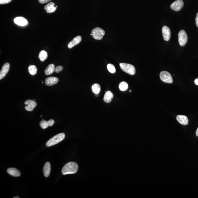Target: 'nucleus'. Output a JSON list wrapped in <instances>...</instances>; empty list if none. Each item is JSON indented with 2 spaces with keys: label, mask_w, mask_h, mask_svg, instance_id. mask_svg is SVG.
<instances>
[{
  "label": "nucleus",
  "mask_w": 198,
  "mask_h": 198,
  "mask_svg": "<svg viewBox=\"0 0 198 198\" xmlns=\"http://www.w3.org/2000/svg\"><path fill=\"white\" fill-rule=\"evenodd\" d=\"M92 90L95 94H99L101 91L100 86L98 84H94L92 86Z\"/></svg>",
  "instance_id": "21"
},
{
  "label": "nucleus",
  "mask_w": 198,
  "mask_h": 198,
  "mask_svg": "<svg viewBox=\"0 0 198 198\" xmlns=\"http://www.w3.org/2000/svg\"><path fill=\"white\" fill-rule=\"evenodd\" d=\"M195 20L196 26L198 28V12L197 13V14H196Z\"/></svg>",
  "instance_id": "30"
},
{
  "label": "nucleus",
  "mask_w": 198,
  "mask_h": 198,
  "mask_svg": "<svg viewBox=\"0 0 198 198\" xmlns=\"http://www.w3.org/2000/svg\"><path fill=\"white\" fill-rule=\"evenodd\" d=\"M178 42L181 46H184L187 42V35L186 32L183 30H181L178 35Z\"/></svg>",
  "instance_id": "6"
},
{
  "label": "nucleus",
  "mask_w": 198,
  "mask_h": 198,
  "mask_svg": "<svg viewBox=\"0 0 198 198\" xmlns=\"http://www.w3.org/2000/svg\"><path fill=\"white\" fill-rule=\"evenodd\" d=\"M24 104L25 105H27L25 106V109L27 111L30 112L33 111L37 106L36 102L35 101L30 99H28L25 101Z\"/></svg>",
  "instance_id": "8"
},
{
  "label": "nucleus",
  "mask_w": 198,
  "mask_h": 198,
  "mask_svg": "<svg viewBox=\"0 0 198 198\" xmlns=\"http://www.w3.org/2000/svg\"><path fill=\"white\" fill-rule=\"evenodd\" d=\"M58 81V78L55 77H50L46 79L45 83L46 85L49 86H51L57 84Z\"/></svg>",
  "instance_id": "10"
},
{
  "label": "nucleus",
  "mask_w": 198,
  "mask_h": 198,
  "mask_svg": "<svg viewBox=\"0 0 198 198\" xmlns=\"http://www.w3.org/2000/svg\"><path fill=\"white\" fill-rule=\"evenodd\" d=\"M78 170V165L74 162H69L64 166L62 170V173L64 175L76 173Z\"/></svg>",
  "instance_id": "1"
},
{
  "label": "nucleus",
  "mask_w": 198,
  "mask_h": 198,
  "mask_svg": "<svg viewBox=\"0 0 198 198\" xmlns=\"http://www.w3.org/2000/svg\"><path fill=\"white\" fill-rule=\"evenodd\" d=\"M177 120L181 124L183 125H187L188 123V119L187 116L184 115H178L177 116Z\"/></svg>",
  "instance_id": "16"
},
{
  "label": "nucleus",
  "mask_w": 198,
  "mask_h": 198,
  "mask_svg": "<svg viewBox=\"0 0 198 198\" xmlns=\"http://www.w3.org/2000/svg\"><path fill=\"white\" fill-rule=\"evenodd\" d=\"M162 36L164 40L166 41H169L171 38V31L168 27L164 26L162 29Z\"/></svg>",
  "instance_id": "9"
},
{
  "label": "nucleus",
  "mask_w": 198,
  "mask_h": 198,
  "mask_svg": "<svg viewBox=\"0 0 198 198\" xmlns=\"http://www.w3.org/2000/svg\"><path fill=\"white\" fill-rule=\"evenodd\" d=\"M57 8L55 6V3L53 2H50L47 4L45 7V9L46 12L48 13H52L55 11Z\"/></svg>",
  "instance_id": "14"
},
{
  "label": "nucleus",
  "mask_w": 198,
  "mask_h": 198,
  "mask_svg": "<svg viewBox=\"0 0 198 198\" xmlns=\"http://www.w3.org/2000/svg\"><path fill=\"white\" fill-rule=\"evenodd\" d=\"M194 83L196 85L198 86V78H196L195 80H194Z\"/></svg>",
  "instance_id": "31"
},
{
  "label": "nucleus",
  "mask_w": 198,
  "mask_h": 198,
  "mask_svg": "<svg viewBox=\"0 0 198 198\" xmlns=\"http://www.w3.org/2000/svg\"><path fill=\"white\" fill-rule=\"evenodd\" d=\"M120 66L122 70L130 75H134L136 73L135 67L131 64L121 63L120 64Z\"/></svg>",
  "instance_id": "3"
},
{
  "label": "nucleus",
  "mask_w": 198,
  "mask_h": 198,
  "mask_svg": "<svg viewBox=\"0 0 198 198\" xmlns=\"http://www.w3.org/2000/svg\"><path fill=\"white\" fill-rule=\"evenodd\" d=\"M14 21L15 24L20 26H24L28 24L27 20L23 17H17L14 18Z\"/></svg>",
  "instance_id": "11"
},
{
  "label": "nucleus",
  "mask_w": 198,
  "mask_h": 198,
  "mask_svg": "<svg viewBox=\"0 0 198 198\" xmlns=\"http://www.w3.org/2000/svg\"><path fill=\"white\" fill-rule=\"evenodd\" d=\"M184 3L182 0H177L171 5L170 8L174 11H180L183 7Z\"/></svg>",
  "instance_id": "7"
},
{
  "label": "nucleus",
  "mask_w": 198,
  "mask_h": 198,
  "mask_svg": "<svg viewBox=\"0 0 198 198\" xmlns=\"http://www.w3.org/2000/svg\"><path fill=\"white\" fill-rule=\"evenodd\" d=\"M51 1L52 0H38L39 2L42 3V4H44V3L48 2Z\"/></svg>",
  "instance_id": "29"
},
{
  "label": "nucleus",
  "mask_w": 198,
  "mask_h": 198,
  "mask_svg": "<svg viewBox=\"0 0 198 198\" xmlns=\"http://www.w3.org/2000/svg\"><path fill=\"white\" fill-rule=\"evenodd\" d=\"M129 91H130V92H131V90H130Z\"/></svg>",
  "instance_id": "34"
},
{
  "label": "nucleus",
  "mask_w": 198,
  "mask_h": 198,
  "mask_svg": "<svg viewBox=\"0 0 198 198\" xmlns=\"http://www.w3.org/2000/svg\"><path fill=\"white\" fill-rule=\"evenodd\" d=\"M40 125L41 127L43 129H46L49 126L48 121H45L43 119L40 122Z\"/></svg>",
  "instance_id": "24"
},
{
  "label": "nucleus",
  "mask_w": 198,
  "mask_h": 198,
  "mask_svg": "<svg viewBox=\"0 0 198 198\" xmlns=\"http://www.w3.org/2000/svg\"><path fill=\"white\" fill-rule=\"evenodd\" d=\"M48 57V55L46 52L45 50H42L40 52L39 55V58L42 62H43L46 60Z\"/></svg>",
  "instance_id": "20"
},
{
  "label": "nucleus",
  "mask_w": 198,
  "mask_h": 198,
  "mask_svg": "<svg viewBox=\"0 0 198 198\" xmlns=\"http://www.w3.org/2000/svg\"><path fill=\"white\" fill-rule=\"evenodd\" d=\"M108 71L112 74H114L116 72V69L115 66L112 64H108L107 66Z\"/></svg>",
  "instance_id": "25"
},
{
  "label": "nucleus",
  "mask_w": 198,
  "mask_h": 198,
  "mask_svg": "<svg viewBox=\"0 0 198 198\" xmlns=\"http://www.w3.org/2000/svg\"><path fill=\"white\" fill-rule=\"evenodd\" d=\"M51 170V165L49 162H47L45 164L43 168V172L44 176L46 177H48L49 176Z\"/></svg>",
  "instance_id": "15"
},
{
  "label": "nucleus",
  "mask_w": 198,
  "mask_h": 198,
  "mask_svg": "<svg viewBox=\"0 0 198 198\" xmlns=\"http://www.w3.org/2000/svg\"><path fill=\"white\" fill-rule=\"evenodd\" d=\"M114 96L113 93L111 91H108L105 94L104 100L105 102L109 103L111 102Z\"/></svg>",
  "instance_id": "18"
},
{
  "label": "nucleus",
  "mask_w": 198,
  "mask_h": 198,
  "mask_svg": "<svg viewBox=\"0 0 198 198\" xmlns=\"http://www.w3.org/2000/svg\"><path fill=\"white\" fill-rule=\"evenodd\" d=\"M105 33V30L102 28L99 27L94 28L91 32L93 38L97 40L102 39Z\"/></svg>",
  "instance_id": "4"
},
{
  "label": "nucleus",
  "mask_w": 198,
  "mask_h": 198,
  "mask_svg": "<svg viewBox=\"0 0 198 198\" xmlns=\"http://www.w3.org/2000/svg\"><path fill=\"white\" fill-rule=\"evenodd\" d=\"M196 136H197L198 137V127L197 128V130H196Z\"/></svg>",
  "instance_id": "32"
},
{
  "label": "nucleus",
  "mask_w": 198,
  "mask_h": 198,
  "mask_svg": "<svg viewBox=\"0 0 198 198\" xmlns=\"http://www.w3.org/2000/svg\"><path fill=\"white\" fill-rule=\"evenodd\" d=\"M160 77L161 80L164 82L170 84L173 82V79L172 76L168 72L163 71L161 72Z\"/></svg>",
  "instance_id": "5"
},
{
  "label": "nucleus",
  "mask_w": 198,
  "mask_h": 198,
  "mask_svg": "<svg viewBox=\"0 0 198 198\" xmlns=\"http://www.w3.org/2000/svg\"><path fill=\"white\" fill-rule=\"evenodd\" d=\"M63 67L62 66H58L55 68V72L56 73L60 72L63 70Z\"/></svg>",
  "instance_id": "26"
},
{
  "label": "nucleus",
  "mask_w": 198,
  "mask_h": 198,
  "mask_svg": "<svg viewBox=\"0 0 198 198\" xmlns=\"http://www.w3.org/2000/svg\"><path fill=\"white\" fill-rule=\"evenodd\" d=\"M19 198V197H14V198Z\"/></svg>",
  "instance_id": "33"
},
{
  "label": "nucleus",
  "mask_w": 198,
  "mask_h": 198,
  "mask_svg": "<svg viewBox=\"0 0 198 198\" xmlns=\"http://www.w3.org/2000/svg\"><path fill=\"white\" fill-rule=\"evenodd\" d=\"M10 69V64L8 63H6L3 65L0 72V80L2 79L3 78L5 77L6 74H8Z\"/></svg>",
  "instance_id": "12"
},
{
  "label": "nucleus",
  "mask_w": 198,
  "mask_h": 198,
  "mask_svg": "<svg viewBox=\"0 0 198 198\" xmlns=\"http://www.w3.org/2000/svg\"><path fill=\"white\" fill-rule=\"evenodd\" d=\"M65 138V134L64 133L59 134L49 140L46 143V146L47 147L53 146L54 145L60 143V142L63 140Z\"/></svg>",
  "instance_id": "2"
},
{
  "label": "nucleus",
  "mask_w": 198,
  "mask_h": 198,
  "mask_svg": "<svg viewBox=\"0 0 198 198\" xmlns=\"http://www.w3.org/2000/svg\"><path fill=\"white\" fill-rule=\"evenodd\" d=\"M82 37L80 36H78L74 38L71 41L69 42L68 44V47L69 49H72L75 46L78 45L82 41Z\"/></svg>",
  "instance_id": "13"
},
{
  "label": "nucleus",
  "mask_w": 198,
  "mask_h": 198,
  "mask_svg": "<svg viewBox=\"0 0 198 198\" xmlns=\"http://www.w3.org/2000/svg\"><path fill=\"white\" fill-rule=\"evenodd\" d=\"M7 171L9 175L13 176V177H18L21 175V173L19 171L15 168H8L7 170Z\"/></svg>",
  "instance_id": "17"
},
{
  "label": "nucleus",
  "mask_w": 198,
  "mask_h": 198,
  "mask_svg": "<svg viewBox=\"0 0 198 198\" xmlns=\"http://www.w3.org/2000/svg\"><path fill=\"white\" fill-rule=\"evenodd\" d=\"M47 121L48 122L49 126L52 127L55 124V121L53 119H50Z\"/></svg>",
  "instance_id": "28"
},
{
  "label": "nucleus",
  "mask_w": 198,
  "mask_h": 198,
  "mask_svg": "<svg viewBox=\"0 0 198 198\" xmlns=\"http://www.w3.org/2000/svg\"><path fill=\"white\" fill-rule=\"evenodd\" d=\"M28 71L32 75H35L37 74V68L34 65H30L28 67Z\"/></svg>",
  "instance_id": "22"
},
{
  "label": "nucleus",
  "mask_w": 198,
  "mask_h": 198,
  "mask_svg": "<svg viewBox=\"0 0 198 198\" xmlns=\"http://www.w3.org/2000/svg\"><path fill=\"white\" fill-rule=\"evenodd\" d=\"M11 0H0V4H7L11 2Z\"/></svg>",
  "instance_id": "27"
},
{
  "label": "nucleus",
  "mask_w": 198,
  "mask_h": 198,
  "mask_svg": "<svg viewBox=\"0 0 198 198\" xmlns=\"http://www.w3.org/2000/svg\"><path fill=\"white\" fill-rule=\"evenodd\" d=\"M55 67L54 64H50L46 67L45 71L46 75H49L53 73L55 71Z\"/></svg>",
  "instance_id": "19"
},
{
  "label": "nucleus",
  "mask_w": 198,
  "mask_h": 198,
  "mask_svg": "<svg viewBox=\"0 0 198 198\" xmlns=\"http://www.w3.org/2000/svg\"><path fill=\"white\" fill-rule=\"evenodd\" d=\"M128 84L126 82H122L120 83L119 85L120 90L122 91H126L128 89Z\"/></svg>",
  "instance_id": "23"
}]
</instances>
